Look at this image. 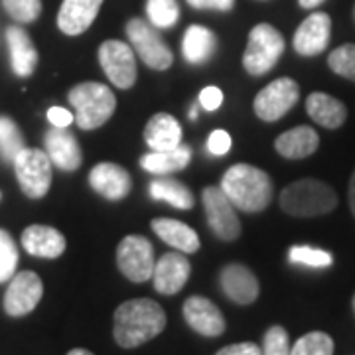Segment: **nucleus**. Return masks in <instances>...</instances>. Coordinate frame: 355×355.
I'll use <instances>...</instances> for the list:
<instances>
[{"mask_svg": "<svg viewBox=\"0 0 355 355\" xmlns=\"http://www.w3.org/2000/svg\"><path fill=\"white\" fill-rule=\"evenodd\" d=\"M166 328V312L150 298L127 300L114 310V342L125 349L154 340Z\"/></svg>", "mask_w": 355, "mask_h": 355, "instance_id": "obj_1", "label": "nucleus"}, {"mask_svg": "<svg viewBox=\"0 0 355 355\" xmlns=\"http://www.w3.org/2000/svg\"><path fill=\"white\" fill-rule=\"evenodd\" d=\"M223 193L237 209L247 214H257L268 207L272 202L275 186L265 170L251 164H235L221 178Z\"/></svg>", "mask_w": 355, "mask_h": 355, "instance_id": "obj_2", "label": "nucleus"}, {"mask_svg": "<svg viewBox=\"0 0 355 355\" xmlns=\"http://www.w3.org/2000/svg\"><path fill=\"white\" fill-rule=\"evenodd\" d=\"M338 193L326 182L316 178H302L280 191V207L292 217L326 216L336 209Z\"/></svg>", "mask_w": 355, "mask_h": 355, "instance_id": "obj_3", "label": "nucleus"}, {"mask_svg": "<svg viewBox=\"0 0 355 355\" xmlns=\"http://www.w3.org/2000/svg\"><path fill=\"white\" fill-rule=\"evenodd\" d=\"M71 107L76 109L77 127L83 130H95L103 127L116 109L114 93L107 85L97 81H83L67 95Z\"/></svg>", "mask_w": 355, "mask_h": 355, "instance_id": "obj_4", "label": "nucleus"}, {"mask_svg": "<svg viewBox=\"0 0 355 355\" xmlns=\"http://www.w3.org/2000/svg\"><path fill=\"white\" fill-rule=\"evenodd\" d=\"M284 51V38L275 26L257 24L249 34L243 53V67L249 76L261 77L279 64Z\"/></svg>", "mask_w": 355, "mask_h": 355, "instance_id": "obj_5", "label": "nucleus"}, {"mask_svg": "<svg viewBox=\"0 0 355 355\" xmlns=\"http://www.w3.org/2000/svg\"><path fill=\"white\" fill-rule=\"evenodd\" d=\"M51 160L46 150L24 148L14 158V172L28 198L42 200L51 186Z\"/></svg>", "mask_w": 355, "mask_h": 355, "instance_id": "obj_6", "label": "nucleus"}, {"mask_svg": "<svg viewBox=\"0 0 355 355\" xmlns=\"http://www.w3.org/2000/svg\"><path fill=\"white\" fill-rule=\"evenodd\" d=\"M127 36L132 50L140 55V60L156 71H164L174 62L170 46L144 20L140 18L128 20Z\"/></svg>", "mask_w": 355, "mask_h": 355, "instance_id": "obj_7", "label": "nucleus"}, {"mask_svg": "<svg viewBox=\"0 0 355 355\" xmlns=\"http://www.w3.org/2000/svg\"><path fill=\"white\" fill-rule=\"evenodd\" d=\"M298 99H300L298 83L291 77H280V79H275L272 83H268L265 89H261L257 93L253 103L254 114L261 121L275 123V121H279L288 113L292 107L298 103Z\"/></svg>", "mask_w": 355, "mask_h": 355, "instance_id": "obj_8", "label": "nucleus"}, {"mask_svg": "<svg viewBox=\"0 0 355 355\" xmlns=\"http://www.w3.org/2000/svg\"><path fill=\"white\" fill-rule=\"evenodd\" d=\"M119 270L132 282H146L154 272V247L142 235H127L116 249Z\"/></svg>", "mask_w": 355, "mask_h": 355, "instance_id": "obj_9", "label": "nucleus"}, {"mask_svg": "<svg viewBox=\"0 0 355 355\" xmlns=\"http://www.w3.org/2000/svg\"><path fill=\"white\" fill-rule=\"evenodd\" d=\"M203 209L211 231L221 241H235L241 235V221L235 214V205L221 188L207 186L202 193Z\"/></svg>", "mask_w": 355, "mask_h": 355, "instance_id": "obj_10", "label": "nucleus"}, {"mask_svg": "<svg viewBox=\"0 0 355 355\" xmlns=\"http://www.w3.org/2000/svg\"><path fill=\"white\" fill-rule=\"evenodd\" d=\"M99 64L114 87L130 89L137 81L135 50L121 40H107L99 48Z\"/></svg>", "mask_w": 355, "mask_h": 355, "instance_id": "obj_11", "label": "nucleus"}, {"mask_svg": "<svg viewBox=\"0 0 355 355\" xmlns=\"http://www.w3.org/2000/svg\"><path fill=\"white\" fill-rule=\"evenodd\" d=\"M44 296V282L34 270H22L14 275L4 294V310L12 318L30 314Z\"/></svg>", "mask_w": 355, "mask_h": 355, "instance_id": "obj_12", "label": "nucleus"}, {"mask_svg": "<svg viewBox=\"0 0 355 355\" xmlns=\"http://www.w3.org/2000/svg\"><path fill=\"white\" fill-rule=\"evenodd\" d=\"M331 36V18L326 12H314L298 26L294 34V50L300 55H318L328 48Z\"/></svg>", "mask_w": 355, "mask_h": 355, "instance_id": "obj_13", "label": "nucleus"}, {"mask_svg": "<svg viewBox=\"0 0 355 355\" xmlns=\"http://www.w3.org/2000/svg\"><path fill=\"white\" fill-rule=\"evenodd\" d=\"M191 272L190 261L184 257V253H166L162 254L156 265H154L153 272V282L154 288L166 294V296H172L184 288V284L188 282Z\"/></svg>", "mask_w": 355, "mask_h": 355, "instance_id": "obj_14", "label": "nucleus"}, {"mask_svg": "<svg viewBox=\"0 0 355 355\" xmlns=\"http://www.w3.org/2000/svg\"><path fill=\"white\" fill-rule=\"evenodd\" d=\"M184 318L190 328L205 338H217L225 331V318L211 300L203 296H190L184 302Z\"/></svg>", "mask_w": 355, "mask_h": 355, "instance_id": "obj_15", "label": "nucleus"}, {"mask_svg": "<svg viewBox=\"0 0 355 355\" xmlns=\"http://www.w3.org/2000/svg\"><path fill=\"white\" fill-rule=\"evenodd\" d=\"M44 146L51 164H55L64 172H76L83 162L79 142L67 128L51 127L44 137Z\"/></svg>", "mask_w": 355, "mask_h": 355, "instance_id": "obj_16", "label": "nucleus"}, {"mask_svg": "<svg viewBox=\"0 0 355 355\" xmlns=\"http://www.w3.org/2000/svg\"><path fill=\"white\" fill-rule=\"evenodd\" d=\"M89 184L99 196L119 202L127 198L132 188L130 174L123 166L113 164V162H101L89 172Z\"/></svg>", "mask_w": 355, "mask_h": 355, "instance_id": "obj_17", "label": "nucleus"}, {"mask_svg": "<svg viewBox=\"0 0 355 355\" xmlns=\"http://www.w3.org/2000/svg\"><path fill=\"white\" fill-rule=\"evenodd\" d=\"M221 288L235 304H253L259 296V280L245 265L233 263L221 270Z\"/></svg>", "mask_w": 355, "mask_h": 355, "instance_id": "obj_18", "label": "nucleus"}, {"mask_svg": "<svg viewBox=\"0 0 355 355\" xmlns=\"http://www.w3.org/2000/svg\"><path fill=\"white\" fill-rule=\"evenodd\" d=\"M103 0H64L58 14V26L67 36H79L95 22Z\"/></svg>", "mask_w": 355, "mask_h": 355, "instance_id": "obj_19", "label": "nucleus"}, {"mask_svg": "<svg viewBox=\"0 0 355 355\" xmlns=\"http://www.w3.org/2000/svg\"><path fill=\"white\" fill-rule=\"evenodd\" d=\"M6 44L10 50L12 71L18 77H30L38 65V50L24 28L8 26L6 28Z\"/></svg>", "mask_w": 355, "mask_h": 355, "instance_id": "obj_20", "label": "nucleus"}, {"mask_svg": "<svg viewBox=\"0 0 355 355\" xmlns=\"http://www.w3.org/2000/svg\"><path fill=\"white\" fill-rule=\"evenodd\" d=\"M65 237L50 225H30L22 233V247L32 257L40 259H58L65 251Z\"/></svg>", "mask_w": 355, "mask_h": 355, "instance_id": "obj_21", "label": "nucleus"}, {"mask_svg": "<svg viewBox=\"0 0 355 355\" xmlns=\"http://www.w3.org/2000/svg\"><path fill=\"white\" fill-rule=\"evenodd\" d=\"M144 140L153 153L172 150L182 142V125L172 114L156 113L144 127Z\"/></svg>", "mask_w": 355, "mask_h": 355, "instance_id": "obj_22", "label": "nucleus"}, {"mask_svg": "<svg viewBox=\"0 0 355 355\" xmlns=\"http://www.w3.org/2000/svg\"><path fill=\"white\" fill-rule=\"evenodd\" d=\"M150 225H153L154 233H156L162 241L168 243L170 247H174L180 253H198L200 247H202L198 233H196L190 225L182 223V221L168 219V217H156V219H153Z\"/></svg>", "mask_w": 355, "mask_h": 355, "instance_id": "obj_23", "label": "nucleus"}, {"mask_svg": "<svg viewBox=\"0 0 355 355\" xmlns=\"http://www.w3.org/2000/svg\"><path fill=\"white\" fill-rule=\"evenodd\" d=\"M320 137L312 127H294L275 140L277 153L286 160H302L316 153Z\"/></svg>", "mask_w": 355, "mask_h": 355, "instance_id": "obj_24", "label": "nucleus"}, {"mask_svg": "<svg viewBox=\"0 0 355 355\" xmlns=\"http://www.w3.org/2000/svg\"><path fill=\"white\" fill-rule=\"evenodd\" d=\"M306 113L310 119L324 128H340L347 119V109L340 99L328 93H312L306 99Z\"/></svg>", "mask_w": 355, "mask_h": 355, "instance_id": "obj_25", "label": "nucleus"}, {"mask_svg": "<svg viewBox=\"0 0 355 355\" xmlns=\"http://www.w3.org/2000/svg\"><path fill=\"white\" fill-rule=\"evenodd\" d=\"M217 48V38L205 26H190L182 40V53L188 64L202 65L211 60Z\"/></svg>", "mask_w": 355, "mask_h": 355, "instance_id": "obj_26", "label": "nucleus"}, {"mask_svg": "<svg viewBox=\"0 0 355 355\" xmlns=\"http://www.w3.org/2000/svg\"><path fill=\"white\" fill-rule=\"evenodd\" d=\"M190 146H176V148L164 150V153H153L150 150L140 158V166L154 176H168V174H176L180 170H184L190 164Z\"/></svg>", "mask_w": 355, "mask_h": 355, "instance_id": "obj_27", "label": "nucleus"}, {"mask_svg": "<svg viewBox=\"0 0 355 355\" xmlns=\"http://www.w3.org/2000/svg\"><path fill=\"white\" fill-rule=\"evenodd\" d=\"M148 191H150V198L170 203V205H174L178 209L188 211V209L193 207V193L182 182L172 180V178H156V180L150 182Z\"/></svg>", "mask_w": 355, "mask_h": 355, "instance_id": "obj_28", "label": "nucleus"}, {"mask_svg": "<svg viewBox=\"0 0 355 355\" xmlns=\"http://www.w3.org/2000/svg\"><path fill=\"white\" fill-rule=\"evenodd\" d=\"M26 148L24 139L20 135V128L10 116L0 114V156L8 162H14V158Z\"/></svg>", "mask_w": 355, "mask_h": 355, "instance_id": "obj_29", "label": "nucleus"}, {"mask_svg": "<svg viewBox=\"0 0 355 355\" xmlns=\"http://www.w3.org/2000/svg\"><path fill=\"white\" fill-rule=\"evenodd\" d=\"M291 355H334V340L324 331H310L294 343Z\"/></svg>", "mask_w": 355, "mask_h": 355, "instance_id": "obj_30", "label": "nucleus"}, {"mask_svg": "<svg viewBox=\"0 0 355 355\" xmlns=\"http://www.w3.org/2000/svg\"><path fill=\"white\" fill-rule=\"evenodd\" d=\"M146 14L156 28H172L180 18L178 0H146Z\"/></svg>", "mask_w": 355, "mask_h": 355, "instance_id": "obj_31", "label": "nucleus"}, {"mask_svg": "<svg viewBox=\"0 0 355 355\" xmlns=\"http://www.w3.org/2000/svg\"><path fill=\"white\" fill-rule=\"evenodd\" d=\"M328 65L334 73L355 83V44H343L328 55Z\"/></svg>", "mask_w": 355, "mask_h": 355, "instance_id": "obj_32", "label": "nucleus"}, {"mask_svg": "<svg viewBox=\"0 0 355 355\" xmlns=\"http://www.w3.org/2000/svg\"><path fill=\"white\" fill-rule=\"evenodd\" d=\"M291 257V263L304 266H314V268H326L334 263L331 254L328 251H322V249H314V247H308V245H296L288 251Z\"/></svg>", "mask_w": 355, "mask_h": 355, "instance_id": "obj_33", "label": "nucleus"}, {"mask_svg": "<svg viewBox=\"0 0 355 355\" xmlns=\"http://www.w3.org/2000/svg\"><path fill=\"white\" fill-rule=\"evenodd\" d=\"M2 6L20 24H30L42 14V0H2Z\"/></svg>", "mask_w": 355, "mask_h": 355, "instance_id": "obj_34", "label": "nucleus"}, {"mask_svg": "<svg viewBox=\"0 0 355 355\" xmlns=\"http://www.w3.org/2000/svg\"><path fill=\"white\" fill-rule=\"evenodd\" d=\"M18 265V249L12 235L0 229V282L12 279Z\"/></svg>", "mask_w": 355, "mask_h": 355, "instance_id": "obj_35", "label": "nucleus"}, {"mask_svg": "<svg viewBox=\"0 0 355 355\" xmlns=\"http://www.w3.org/2000/svg\"><path fill=\"white\" fill-rule=\"evenodd\" d=\"M263 355H291L288 334L282 326H272L266 330L265 342H263Z\"/></svg>", "mask_w": 355, "mask_h": 355, "instance_id": "obj_36", "label": "nucleus"}, {"mask_svg": "<svg viewBox=\"0 0 355 355\" xmlns=\"http://www.w3.org/2000/svg\"><path fill=\"white\" fill-rule=\"evenodd\" d=\"M207 150L216 156H223L231 150V135L223 128H217L207 139Z\"/></svg>", "mask_w": 355, "mask_h": 355, "instance_id": "obj_37", "label": "nucleus"}, {"mask_svg": "<svg viewBox=\"0 0 355 355\" xmlns=\"http://www.w3.org/2000/svg\"><path fill=\"white\" fill-rule=\"evenodd\" d=\"M223 103V93L219 87H205L200 93V105H202L205 111H217Z\"/></svg>", "mask_w": 355, "mask_h": 355, "instance_id": "obj_38", "label": "nucleus"}, {"mask_svg": "<svg viewBox=\"0 0 355 355\" xmlns=\"http://www.w3.org/2000/svg\"><path fill=\"white\" fill-rule=\"evenodd\" d=\"M191 8L198 10H219V12H229L235 4V0H188Z\"/></svg>", "mask_w": 355, "mask_h": 355, "instance_id": "obj_39", "label": "nucleus"}, {"mask_svg": "<svg viewBox=\"0 0 355 355\" xmlns=\"http://www.w3.org/2000/svg\"><path fill=\"white\" fill-rule=\"evenodd\" d=\"M216 355H263L261 354V347L253 342H243V343H233L227 345L223 349H219Z\"/></svg>", "mask_w": 355, "mask_h": 355, "instance_id": "obj_40", "label": "nucleus"}, {"mask_svg": "<svg viewBox=\"0 0 355 355\" xmlns=\"http://www.w3.org/2000/svg\"><path fill=\"white\" fill-rule=\"evenodd\" d=\"M48 121L51 123V127L67 128L76 121V116L69 113L67 109H64V107H51L50 111H48Z\"/></svg>", "mask_w": 355, "mask_h": 355, "instance_id": "obj_41", "label": "nucleus"}, {"mask_svg": "<svg viewBox=\"0 0 355 355\" xmlns=\"http://www.w3.org/2000/svg\"><path fill=\"white\" fill-rule=\"evenodd\" d=\"M347 198H349V209H352V214L355 217V170L354 174H352V180H349V193H347Z\"/></svg>", "mask_w": 355, "mask_h": 355, "instance_id": "obj_42", "label": "nucleus"}, {"mask_svg": "<svg viewBox=\"0 0 355 355\" xmlns=\"http://www.w3.org/2000/svg\"><path fill=\"white\" fill-rule=\"evenodd\" d=\"M326 0H298V4L306 8V10H310V8H316L320 4H324Z\"/></svg>", "mask_w": 355, "mask_h": 355, "instance_id": "obj_43", "label": "nucleus"}, {"mask_svg": "<svg viewBox=\"0 0 355 355\" xmlns=\"http://www.w3.org/2000/svg\"><path fill=\"white\" fill-rule=\"evenodd\" d=\"M67 355H93V354L87 352V349H79V347H77V349H71Z\"/></svg>", "mask_w": 355, "mask_h": 355, "instance_id": "obj_44", "label": "nucleus"}, {"mask_svg": "<svg viewBox=\"0 0 355 355\" xmlns=\"http://www.w3.org/2000/svg\"><path fill=\"white\" fill-rule=\"evenodd\" d=\"M196 116H198V103H196V105L191 107V111H190V119H191V121H196Z\"/></svg>", "mask_w": 355, "mask_h": 355, "instance_id": "obj_45", "label": "nucleus"}, {"mask_svg": "<svg viewBox=\"0 0 355 355\" xmlns=\"http://www.w3.org/2000/svg\"><path fill=\"white\" fill-rule=\"evenodd\" d=\"M354 312H355V296H354Z\"/></svg>", "mask_w": 355, "mask_h": 355, "instance_id": "obj_46", "label": "nucleus"}]
</instances>
